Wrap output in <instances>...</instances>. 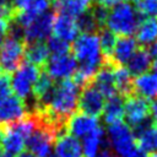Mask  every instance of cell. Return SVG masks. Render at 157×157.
<instances>
[{
  "label": "cell",
  "instance_id": "6da1fadb",
  "mask_svg": "<svg viewBox=\"0 0 157 157\" xmlns=\"http://www.w3.org/2000/svg\"><path fill=\"white\" fill-rule=\"evenodd\" d=\"M78 88L80 86L72 78L63 80L55 85V88L47 105L33 109H40L54 123L65 129L67 119L77 112V102L80 94Z\"/></svg>",
  "mask_w": 157,
  "mask_h": 157
},
{
  "label": "cell",
  "instance_id": "7a4b0ae2",
  "mask_svg": "<svg viewBox=\"0 0 157 157\" xmlns=\"http://www.w3.org/2000/svg\"><path fill=\"white\" fill-rule=\"evenodd\" d=\"M140 20L141 15L137 12L136 7L129 1H121L108 10L104 27L120 37L130 36L136 31Z\"/></svg>",
  "mask_w": 157,
  "mask_h": 157
},
{
  "label": "cell",
  "instance_id": "3957f363",
  "mask_svg": "<svg viewBox=\"0 0 157 157\" xmlns=\"http://www.w3.org/2000/svg\"><path fill=\"white\" fill-rule=\"evenodd\" d=\"M26 42L23 38L6 34L0 48V70L11 74L23 63Z\"/></svg>",
  "mask_w": 157,
  "mask_h": 157
},
{
  "label": "cell",
  "instance_id": "277c9868",
  "mask_svg": "<svg viewBox=\"0 0 157 157\" xmlns=\"http://www.w3.org/2000/svg\"><path fill=\"white\" fill-rule=\"evenodd\" d=\"M107 141L110 147V151L120 157H125L135 148V135L131 128L120 121L108 126L107 130Z\"/></svg>",
  "mask_w": 157,
  "mask_h": 157
},
{
  "label": "cell",
  "instance_id": "5b68a950",
  "mask_svg": "<svg viewBox=\"0 0 157 157\" xmlns=\"http://www.w3.org/2000/svg\"><path fill=\"white\" fill-rule=\"evenodd\" d=\"M40 74V69L23 61L11 77V87L16 96L26 102V99L32 98L33 86Z\"/></svg>",
  "mask_w": 157,
  "mask_h": 157
},
{
  "label": "cell",
  "instance_id": "8992f818",
  "mask_svg": "<svg viewBox=\"0 0 157 157\" xmlns=\"http://www.w3.org/2000/svg\"><path fill=\"white\" fill-rule=\"evenodd\" d=\"M151 105L150 102L135 93L124 98V117L128 125L134 130L150 121Z\"/></svg>",
  "mask_w": 157,
  "mask_h": 157
},
{
  "label": "cell",
  "instance_id": "52a82bcc",
  "mask_svg": "<svg viewBox=\"0 0 157 157\" xmlns=\"http://www.w3.org/2000/svg\"><path fill=\"white\" fill-rule=\"evenodd\" d=\"M43 70L54 81L55 80L63 81V80H67L74 76V74L77 70V61L75 60L71 52L52 55L47 60Z\"/></svg>",
  "mask_w": 157,
  "mask_h": 157
},
{
  "label": "cell",
  "instance_id": "ba28073f",
  "mask_svg": "<svg viewBox=\"0 0 157 157\" xmlns=\"http://www.w3.org/2000/svg\"><path fill=\"white\" fill-rule=\"evenodd\" d=\"M28 114L27 104L17 96H6L0 98V130L17 123Z\"/></svg>",
  "mask_w": 157,
  "mask_h": 157
},
{
  "label": "cell",
  "instance_id": "9c48e42d",
  "mask_svg": "<svg viewBox=\"0 0 157 157\" xmlns=\"http://www.w3.org/2000/svg\"><path fill=\"white\" fill-rule=\"evenodd\" d=\"M104 97L103 94L93 86L92 82L82 86V90L78 94L77 110L87 114L90 117L98 118L104 108Z\"/></svg>",
  "mask_w": 157,
  "mask_h": 157
},
{
  "label": "cell",
  "instance_id": "30bf717a",
  "mask_svg": "<svg viewBox=\"0 0 157 157\" xmlns=\"http://www.w3.org/2000/svg\"><path fill=\"white\" fill-rule=\"evenodd\" d=\"M54 12L47 11L34 17L28 25L23 27V38L26 43L44 42L50 37L53 28Z\"/></svg>",
  "mask_w": 157,
  "mask_h": 157
},
{
  "label": "cell",
  "instance_id": "8fae6325",
  "mask_svg": "<svg viewBox=\"0 0 157 157\" xmlns=\"http://www.w3.org/2000/svg\"><path fill=\"white\" fill-rule=\"evenodd\" d=\"M98 126H99V123L97 118L90 117L81 112H76L67 119L65 130L70 135L78 139V137L87 136L93 130H96Z\"/></svg>",
  "mask_w": 157,
  "mask_h": 157
},
{
  "label": "cell",
  "instance_id": "7c38bea8",
  "mask_svg": "<svg viewBox=\"0 0 157 157\" xmlns=\"http://www.w3.org/2000/svg\"><path fill=\"white\" fill-rule=\"evenodd\" d=\"M52 31L54 32V36L65 40V42H71L75 40L80 33L76 18L61 13V12H54V20H53V28Z\"/></svg>",
  "mask_w": 157,
  "mask_h": 157
},
{
  "label": "cell",
  "instance_id": "4fadbf2b",
  "mask_svg": "<svg viewBox=\"0 0 157 157\" xmlns=\"http://www.w3.org/2000/svg\"><path fill=\"white\" fill-rule=\"evenodd\" d=\"M137 49V42L130 36H124L119 37L115 42V45L113 48L112 55L108 60H104L112 65H118L123 66L129 61L131 55L136 52Z\"/></svg>",
  "mask_w": 157,
  "mask_h": 157
},
{
  "label": "cell",
  "instance_id": "5bb4252c",
  "mask_svg": "<svg viewBox=\"0 0 157 157\" xmlns=\"http://www.w3.org/2000/svg\"><path fill=\"white\" fill-rule=\"evenodd\" d=\"M91 82L103 94L104 98H110V97L118 94L115 81H114L113 65L107 61L103 63V65L99 67V70L97 71V74L94 75L93 80Z\"/></svg>",
  "mask_w": 157,
  "mask_h": 157
},
{
  "label": "cell",
  "instance_id": "9a60e30c",
  "mask_svg": "<svg viewBox=\"0 0 157 157\" xmlns=\"http://www.w3.org/2000/svg\"><path fill=\"white\" fill-rule=\"evenodd\" d=\"M53 147L55 157H83L81 142L66 131L55 139Z\"/></svg>",
  "mask_w": 157,
  "mask_h": 157
},
{
  "label": "cell",
  "instance_id": "2e32d148",
  "mask_svg": "<svg viewBox=\"0 0 157 157\" xmlns=\"http://www.w3.org/2000/svg\"><path fill=\"white\" fill-rule=\"evenodd\" d=\"M132 132L135 135V141L139 146L137 148H140L145 153L157 152V124L148 121L132 130Z\"/></svg>",
  "mask_w": 157,
  "mask_h": 157
},
{
  "label": "cell",
  "instance_id": "e0dca14e",
  "mask_svg": "<svg viewBox=\"0 0 157 157\" xmlns=\"http://www.w3.org/2000/svg\"><path fill=\"white\" fill-rule=\"evenodd\" d=\"M132 93L145 98H157V75L155 72H145L132 80Z\"/></svg>",
  "mask_w": 157,
  "mask_h": 157
},
{
  "label": "cell",
  "instance_id": "ac0fdd59",
  "mask_svg": "<svg viewBox=\"0 0 157 157\" xmlns=\"http://www.w3.org/2000/svg\"><path fill=\"white\" fill-rule=\"evenodd\" d=\"M25 59L27 63L43 69L47 60L49 59V50L45 42H32L26 43Z\"/></svg>",
  "mask_w": 157,
  "mask_h": 157
},
{
  "label": "cell",
  "instance_id": "d6986e66",
  "mask_svg": "<svg viewBox=\"0 0 157 157\" xmlns=\"http://www.w3.org/2000/svg\"><path fill=\"white\" fill-rule=\"evenodd\" d=\"M102 114L104 123L108 125L120 123L124 118V97L115 94L108 98V101L104 103Z\"/></svg>",
  "mask_w": 157,
  "mask_h": 157
},
{
  "label": "cell",
  "instance_id": "ffe728a7",
  "mask_svg": "<svg viewBox=\"0 0 157 157\" xmlns=\"http://www.w3.org/2000/svg\"><path fill=\"white\" fill-rule=\"evenodd\" d=\"M126 69L132 76H140L148 71V69L152 66V58L150 56L146 48L141 47L136 49V52L131 55L129 61L126 63Z\"/></svg>",
  "mask_w": 157,
  "mask_h": 157
},
{
  "label": "cell",
  "instance_id": "44dd1931",
  "mask_svg": "<svg viewBox=\"0 0 157 157\" xmlns=\"http://www.w3.org/2000/svg\"><path fill=\"white\" fill-rule=\"evenodd\" d=\"M92 6V0H60L54 4V9L56 12L69 15L74 18H77L85 12L90 11Z\"/></svg>",
  "mask_w": 157,
  "mask_h": 157
},
{
  "label": "cell",
  "instance_id": "7402d4cb",
  "mask_svg": "<svg viewBox=\"0 0 157 157\" xmlns=\"http://www.w3.org/2000/svg\"><path fill=\"white\" fill-rule=\"evenodd\" d=\"M157 40V18L146 17L142 18L136 28V42L141 45L152 44Z\"/></svg>",
  "mask_w": 157,
  "mask_h": 157
},
{
  "label": "cell",
  "instance_id": "603a6c76",
  "mask_svg": "<svg viewBox=\"0 0 157 157\" xmlns=\"http://www.w3.org/2000/svg\"><path fill=\"white\" fill-rule=\"evenodd\" d=\"M104 137L105 132L101 126H98L91 134L85 136L81 144L83 157H96L101 152V147L104 144Z\"/></svg>",
  "mask_w": 157,
  "mask_h": 157
},
{
  "label": "cell",
  "instance_id": "cb8c5ba5",
  "mask_svg": "<svg viewBox=\"0 0 157 157\" xmlns=\"http://www.w3.org/2000/svg\"><path fill=\"white\" fill-rule=\"evenodd\" d=\"M114 81L117 86V92L121 97H128L132 94V77L126 67L113 65Z\"/></svg>",
  "mask_w": 157,
  "mask_h": 157
},
{
  "label": "cell",
  "instance_id": "d4e9b609",
  "mask_svg": "<svg viewBox=\"0 0 157 157\" xmlns=\"http://www.w3.org/2000/svg\"><path fill=\"white\" fill-rule=\"evenodd\" d=\"M97 34H98V39H99V47H101L102 55H103L104 60H108L110 58L113 48L115 45L117 37L107 27H101L97 31Z\"/></svg>",
  "mask_w": 157,
  "mask_h": 157
},
{
  "label": "cell",
  "instance_id": "484cf974",
  "mask_svg": "<svg viewBox=\"0 0 157 157\" xmlns=\"http://www.w3.org/2000/svg\"><path fill=\"white\" fill-rule=\"evenodd\" d=\"M49 54L52 53V55H56V54H64V53H69L70 52V44L55 36L49 37L48 40L45 42Z\"/></svg>",
  "mask_w": 157,
  "mask_h": 157
},
{
  "label": "cell",
  "instance_id": "4316f807",
  "mask_svg": "<svg viewBox=\"0 0 157 157\" xmlns=\"http://www.w3.org/2000/svg\"><path fill=\"white\" fill-rule=\"evenodd\" d=\"M136 10L142 16L157 18V0H136Z\"/></svg>",
  "mask_w": 157,
  "mask_h": 157
},
{
  "label": "cell",
  "instance_id": "83f0119b",
  "mask_svg": "<svg viewBox=\"0 0 157 157\" xmlns=\"http://www.w3.org/2000/svg\"><path fill=\"white\" fill-rule=\"evenodd\" d=\"M12 92L11 87V76L7 72L0 71V98L10 96Z\"/></svg>",
  "mask_w": 157,
  "mask_h": 157
},
{
  "label": "cell",
  "instance_id": "f1b7e54d",
  "mask_svg": "<svg viewBox=\"0 0 157 157\" xmlns=\"http://www.w3.org/2000/svg\"><path fill=\"white\" fill-rule=\"evenodd\" d=\"M13 16H15V12L12 7L0 6V29H5L7 32L9 23L11 22Z\"/></svg>",
  "mask_w": 157,
  "mask_h": 157
},
{
  "label": "cell",
  "instance_id": "f546056e",
  "mask_svg": "<svg viewBox=\"0 0 157 157\" xmlns=\"http://www.w3.org/2000/svg\"><path fill=\"white\" fill-rule=\"evenodd\" d=\"M94 5H98L101 7H104V9H112L117 2L118 0H92Z\"/></svg>",
  "mask_w": 157,
  "mask_h": 157
},
{
  "label": "cell",
  "instance_id": "4dcf8cb0",
  "mask_svg": "<svg viewBox=\"0 0 157 157\" xmlns=\"http://www.w3.org/2000/svg\"><path fill=\"white\" fill-rule=\"evenodd\" d=\"M125 157H147V155L144 152V151H141L140 148H134L130 153H128Z\"/></svg>",
  "mask_w": 157,
  "mask_h": 157
},
{
  "label": "cell",
  "instance_id": "1f68e13d",
  "mask_svg": "<svg viewBox=\"0 0 157 157\" xmlns=\"http://www.w3.org/2000/svg\"><path fill=\"white\" fill-rule=\"evenodd\" d=\"M147 52H148V54H150L151 58H155V59L157 60V40L153 42L152 44H150Z\"/></svg>",
  "mask_w": 157,
  "mask_h": 157
},
{
  "label": "cell",
  "instance_id": "d6a6232c",
  "mask_svg": "<svg viewBox=\"0 0 157 157\" xmlns=\"http://www.w3.org/2000/svg\"><path fill=\"white\" fill-rule=\"evenodd\" d=\"M151 114L153 117L155 124H157V98L153 101V103L151 104Z\"/></svg>",
  "mask_w": 157,
  "mask_h": 157
},
{
  "label": "cell",
  "instance_id": "836d02e7",
  "mask_svg": "<svg viewBox=\"0 0 157 157\" xmlns=\"http://www.w3.org/2000/svg\"><path fill=\"white\" fill-rule=\"evenodd\" d=\"M96 157H118V156L114 155L110 150H103V151H101Z\"/></svg>",
  "mask_w": 157,
  "mask_h": 157
},
{
  "label": "cell",
  "instance_id": "e575fe53",
  "mask_svg": "<svg viewBox=\"0 0 157 157\" xmlns=\"http://www.w3.org/2000/svg\"><path fill=\"white\" fill-rule=\"evenodd\" d=\"M5 36H6V31H5V29H0V48H1L2 43H4Z\"/></svg>",
  "mask_w": 157,
  "mask_h": 157
},
{
  "label": "cell",
  "instance_id": "d590c367",
  "mask_svg": "<svg viewBox=\"0 0 157 157\" xmlns=\"http://www.w3.org/2000/svg\"><path fill=\"white\" fill-rule=\"evenodd\" d=\"M17 157H36L34 155H32L29 151H25V152H21Z\"/></svg>",
  "mask_w": 157,
  "mask_h": 157
},
{
  "label": "cell",
  "instance_id": "8d00e7d4",
  "mask_svg": "<svg viewBox=\"0 0 157 157\" xmlns=\"http://www.w3.org/2000/svg\"><path fill=\"white\" fill-rule=\"evenodd\" d=\"M0 157H12V156H10V155H7L6 152H4L2 148L0 147Z\"/></svg>",
  "mask_w": 157,
  "mask_h": 157
},
{
  "label": "cell",
  "instance_id": "74e56055",
  "mask_svg": "<svg viewBox=\"0 0 157 157\" xmlns=\"http://www.w3.org/2000/svg\"><path fill=\"white\" fill-rule=\"evenodd\" d=\"M152 66H153V70H155V74L157 75V61H156V63H155V64H153Z\"/></svg>",
  "mask_w": 157,
  "mask_h": 157
},
{
  "label": "cell",
  "instance_id": "f35d334b",
  "mask_svg": "<svg viewBox=\"0 0 157 157\" xmlns=\"http://www.w3.org/2000/svg\"><path fill=\"white\" fill-rule=\"evenodd\" d=\"M150 157H157V152H155V153H151V156Z\"/></svg>",
  "mask_w": 157,
  "mask_h": 157
},
{
  "label": "cell",
  "instance_id": "ab89813d",
  "mask_svg": "<svg viewBox=\"0 0 157 157\" xmlns=\"http://www.w3.org/2000/svg\"><path fill=\"white\" fill-rule=\"evenodd\" d=\"M53 4H55V2H58V1H60V0H50Z\"/></svg>",
  "mask_w": 157,
  "mask_h": 157
},
{
  "label": "cell",
  "instance_id": "60d3db41",
  "mask_svg": "<svg viewBox=\"0 0 157 157\" xmlns=\"http://www.w3.org/2000/svg\"><path fill=\"white\" fill-rule=\"evenodd\" d=\"M1 135H2V132H1V130H0V141H1Z\"/></svg>",
  "mask_w": 157,
  "mask_h": 157
}]
</instances>
